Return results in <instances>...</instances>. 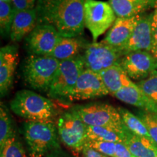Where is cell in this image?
I'll list each match as a JSON object with an SVG mask.
<instances>
[{"instance_id":"cell-1","label":"cell","mask_w":157,"mask_h":157,"mask_svg":"<svg viewBox=\"0 0 157 157\" xmlns=\"http://www.w3.org/2000/svg\"><path fill=\"white\" fill-rule=\"evenodd\" d=\"M86 0H38L37 24L54 26L62 36L77 37L84 28Z\"/></svg>"},{"instance_id":"cell-2","label":"cell","mask_w":157,"mask_h":157,"mask_svg":"<svg viewBox=\"0 0 157 157\" xmlns=\"http://www.w3.org/2000/svg\"><path fill=\"white\" fill-rule=\"evenodd\" d=\"M23 134L34 157H42L60 148L57 125L52 120L27 121L23 124Z\"/></svg>"},{"instance_id":"cell-3","label":"cell","mask_w":157,"mask_h":157,"mask_svg":"<svg viewBox=\"0 0 157 157\" xmlns=\"http://www.w3.org/2000/svg\"><path fill=\"white\" fill-rule=\"evenodd\" d=\"M10 106L13 113L28 121H52L56 113L51 100L28 90L17 92Z\"/></svg>"},{"instance_id":"cell-4","label":"cell","mask_w":157,"mask_h":157,"mask_svg":"<svg viewBox=\"0 0 157 157\" xmlns=\"http://www.w3.org/2000/svg\"><path fill=\"white\" fill-rule=\"evenodd\" d=\"M59 64L60 61L51 56L31 54L23 63L24 81L32 89L48 93Z\"/></svg>"},{"instance_id":"cell-5","label":"cell","mask_w":157,"mask_h":157,"mask_svg":"<svg viewBox=\"0 0 157 157\" xmlns=\"http://www.w3.org/2000/svg\"><path fill=\"white\" fill-rule=\"evenodd\" d=\"M84 69V59L82 56L60 61L48 92L49 97L58 101H71L77 79Z\"/></svg>"},{"instance_id":"cell-6","label":"cell","mask_w":157,"mask_h":157,"mask_svg":"<svg viewBox=\"0 0 157 157\" xmlns=\"http://www.w3.org/2000/svg\"><path fill=\"white\" fill-rule=\"evenodd\" d=\"M70 111L78 116L87 126H124L118 109L109 104L96 103L77 105L72 107Z\"/></svg>"},{"instance_id":"cell-7","label":"cell","mask_w":157,"mask_h":157,"mask_svg":"<svg viewBox=\"0 0 157 157\" xmlns=\"http://www.w3.org/2000/svg\"><path fill=\"white\" fill-rule=\"evenodd\" d=\"M109 2L86 0L84 4V25L91 33L93 42L111 27L117 19Z\"/></svg>"},{"instance_id":"cell-8","label":"cell","mask_w":157,"mask_h":157,"mask_svg":"<svg viewBox=\"0 0 157 157\" xmlns=\"http://www.w3.org/2000/svg\"><path fill=\"white\" fill-rule=\"evenodd\" d=\"M59 137L64 145L82 151L87 143V126L71 111L63 113L57 121Z\"/></svg>"},{"instance_id":"cell-9","label":"cell","mask_w":157,"mask_h":157,"mask_svg":"<svg viewBox=\"0 0 157 157\" xmlns=\"http://www.w3.org/2000/svg\"><path fill=\"white\" fill-rule=\"evenodd\" d=\"M121 58L116 49L102 42H93L87 44L83 56L86 69L98 74L119 63Z\"/></svg>"},{"instance_id":"cell-10","label":"cell","mask_w":157,"mask_h":157,"mask_svg":"<svg viewBox=\"0 0 157 157\" xmlns=\"http://www.w3.org/2000/svg\"><path fill=\"white\" fill-rule=\"evenodd\" d=\"M121 67L134 80H143L157 70V58L151 52L136 51L121 57Z\"/></svg>"},{"instance_id":"cell-11","label":"cell","mask_w":157,"mask_h":157,"mask_svg":"<svg viewBox=\"0 0 157 157\" xmlns=\"http://www.w3.org/2000/svg\"><path fill=\"white\" fill-rule=\"evenodd\" d=\"M62 36L52 25L44 23L36 24L27 36L25 44L29 52L36 56H49Z\"/></svg>"},{"instance_id":"cell-12","label":"cell","mask_w":157,"mask_h":157,"mask_svg":"<svg viewBox=\"0 0 157 157\" xmlns=\"http://www.w3.org/2000/svg\"><path fill=\"white\" fill-rule=\"evenodd\" d=\"M109 94L101 75L89 69H84L77 79L71 101H83L103 97Z\"/></svg>"},{"instance_id":"cell-13","label":"cell","mask_w":157,"mask_h":157,"mask_svg":"<svg viewBox=\"0 0 157 157\" xmlns=\"http://www.w3.org/2000/svg\"><path fill=\"white\" fill-rule=\"evenodd\" d=\"M153 45L152 13L141 15L128 42L120 52L121 56L136 51L151 52Z\"/></svg>"},{"instance_id":"cell-14","label":"cell","mask_w":157,"mask_h":157,"mask_svg":"<svg viewBox=\"0 0 157 157\" xmlns=\"http://www.w3.org/2000/svg\"><path fill=\"white\" fill-rule=\"evenodd\" d=\"M141 15L131 17H117L106 36L101 42L116 49L120 54L121 50L132 36Z\"/></svg>"},{"instance_id":"cell-15","label":"cell","mask_w":157,"mask_h":157,"mask_svg":"<svg viewBox=\"0 0 157 157\" xmlns=\"http://www.w3.org/2000/svg\"><path fill=\"white\" fill-rule=\"evenodd\" d=\"M18 51L15 45H6L0 50V93L5 96L13 86Z\"/></svg>"},{"instance_id":"cell-16","label":"cell","mask_w":157,"mask_h":157,"mask_svg":"<svg viewBox=\"0 0 157 157\" xmlns=\"http://www.w3.org/2000/svg\"><path fill=\"white\" fill-rule=\"evenodd\" d=\"M112 95L124 103L140 108L146 112L157 113V105L147 97L136 83L123 88Z\"/></svg>"},{"instance_id":"cell-17","label":"cell","mask_w":157,"mask_h":157,"mask_svg":"<svg viewBox=\"0 0 157 157\" xmlns=\"http://www.w3.org/2000/svg\"><path fill=\"white\" fill-rule=\"evenodd\" d=\"M37 24L36 7L32 10L15 11L12 24L10 38L13 42H17L29 35L34 30Z\"/></svg>"},{"instance_id":"cell-18","label":"cell","mask_w":157,"mask_h":157,"mask_svg":"<svg viewBox=\"0 0 157 157\" xmlns=\"http://www.w3.org/2000/svg\"><path fill=\"white\" fill-rule=\"evenodd\" d=\"M109 2L117 17H131L154 8L156 0H109Z\"/></svg>"},{"instance_id":"cell-19","label":"cell","mask_w":157,"mask_h":157,"mask_svg":"<svg viewBox=\"0 0 157 157\" xmlns=\"http://www.w3.org/2000/svg\"><path fill=\"white\" fill-rule=\"evenodd\" d=\"M99 74L109 94L111 95L134 84L126 72L121 67L119 63L103 71Z\"/></svg>"},{"instance_id":"cell-20","label":"cell","mask_w":157,"mask_h":157,"mask_svg":"<svg viewBox=\"0 0 157 157\" xmlns=\"http://www.w3.org/2000/svg\"><path fill=\"white\" fill-rule=\"evenodd\" d=\"M124 143L135 157H157V146L152 140L132 134L128 129Z\"/></svg>"},{"instance_id":"cell-21","label":"cell","mask_w":157,"mask_h":157,"mask_svg":"<svg viewBox=\"0 0 157 157\" xmlns=\"http://www.w3.org/2000/svg\"><path fill=\"white\" fill-rule=\"evenodd\" d=\"M126 127H90L87 126L88 140L124 143L127 136Z\"/></svg>"},{"instance_id":"cell-22","label":"cell","mask_w":157,"mask_h":157,"mask_svg":"<svg viewBox=\"0 0 157 157\" xmlns=\"http://www.w3.org/2000/svg\"><path fill=\"white\" fill-rule=\"evenodd\" d=\"M83 45V42L77 37L62 36L48 56L52 57L60 62L69 60L79 56L78 52Z\"/></svg>"},{"instance_id":"cell-23","label":"cell","mask_w":157,"mask_h":157,"mask_svg":"<svg viewBox=\"0 0 157 157\" xmlns=\"http://www.w3.org/2000/svg\"><path fill=\"white\" fill-rule=\"evenodd\" d=\"M118 111L120 113L124 125L129 132L134 135L146 137L148 140H152L146 124L138 116H135L128 110L122 107L118 108Z\"/></svg>"},{"instance_id":"cell-24","label":"cell","mask_w":157,"mask_h":157,"mask_svg":"<svg viewBox=\"0 0 157 157\" xmlns=\"http://www.w3.org/2000/svg\"><path fill=\"white\" fill-rule=\"evenodd\" d=\"M16 135L13 119L5 105L0 107V148L10 139Z\"/></svg>"},{"instance_id":"cell-25","label":"cell","mask_w":157,"mask_h":157,"mask_svg":"<svg viewBox=\"0 0 157 157\" xmlns=\"http://www.w3.org/2000/svg\"><path fill=\"white\" fill-rule=\"evenodd\" d=\"M15 13L11 2L0 1V29L4 36H10Z\"/></svg>"},{"instance_id":"cell-26","label":"cell","mask_w":157,"mask_h":157,"mask_svg":"<svg viewBox=\"0 0 157 157\" xmlns=\"http://www.w3.org/2000/svg\"><path fill=\"white\" fill-rule=\"evenodd\" d=\"M0 148V157H28L24 147L17 135L7 140Z\"/></svg>"},{"instance_id":"cell-27","label":"cell","mask_w":157,"mask_h":157,"mask_svg":"<svg viewBox=\"0 0 157 157\" xmlns=\"http://www.w3.org/2000/svg\"><path fill=\"white\" fill-rule=\"evenodd\" d=\"M136 84L147 97L157 105V70L154 71L148 78Z\"/></svg>"},{"instance_id":"cell-28","label":"cell","mask_w":157,"mask_h":157,"mask_svg":"<svg viewBox=\"0 0 157 157\" xmlns=\"http://www.w3.org/2000/svg\"><path fill=\"white\" fill-rule=\"evenodd\" d=\"M85 145L95 149L101 154L110 157H115L117 143L108 142V141L88 140Z\"/></svg>"},{"instance_id":"cell-29","label":"cell","mask_w":157,"mask_h":157,"mask_svg":"<svg viewBox=\"0 0 157 157\" xmlns=\"http://www.w3.org/2000/svg\"><path fill=\"white\" fill-rule=\"evenodd\" d=\"M138 117L142 119L146 124L151 138L157 146V119L154 113L140 111L138 113Z\"/></svg>"},{"instance_id":"cell-30","label":"cell","mask_w":157,"mask_h":157,"mask_svg":"<svg viewBox=\"0 0 157 157\" xmlns=\"http://www.w3.org/2000/svg\"><path fill=\"white\" fill-rule=\"evenodd\" d=\"M38 0H12L11 3L15 11L34 9Z\"/></svg>"},{"instance_id":"cell-31","label":"cell","mask_w":157,"mask_h":157,"mask_svg":"<svg viewBox=\"0 0 157 157\" xmlns=\"http://www.w3.org/2000/svg\"><path fill=\"white\" fill-rule=\"evenodd\" d=\"M152 34L153 45L151 53L157 58V7L152 13Z\"/></svg>"},{"instance_id":"cell-32","label":"cell","mask_w":157,"mask_h":157,"mask_svg":"<svg viewBox=\"0 0 157 157\" xmlns=\"http://www.w3.org/2000/svg\"><path fill=\"white\" fill-rule=\"evenodd\" d=\"M115 157H135L124 143H117Z\"/></svg>"},{"instance_id":"cell-33","label":"cell","mask_w":157,"mask_h":157,"mask_svg":"<svg viewBox=\"0 0 157 157\" xmlns=\"http://www.w3.org/2000/svg\"><path fill=\"white\" fill-rule=\"evenodd\" d=\"M82 152L83 157H110L106 156V155L101 154V152L98 151L95 149L91 148V147L88 146L87 145L84 146Z\"/></svg>"},{"instance_id":"cell-34","label":"cell","mask_w":157,"mask_h":157,"mask_svg":"<svg viewBox=\"0 0 157 157\" xmlns=\"http://www.w3.org/2000/svg\"><path fill=\"white\" fill-rule=\"evenodd\" d=\"M44 157H70V156H68L66 152H64L61 149V148H60L56 149V150L52 151L48 153L47 155H45Z\"/></svg>"},{"instance_id":"cell-35","label":"cell","mask_w":157,"mask_h":157,"mask_svg":"<svg viewBox=\"0 0 157 157\" xmlns=\"http://www.w3.org/2000/svg\"><path fill=\"white\" fill-rule=\"evenodd\" d=\"M2 2H11L12 0H0Z\"/></svg>"},{"instance_id":"cell-36","label":"cell","mask_w":157,"mask_h":157,"mask_svg":"<svg viewBox=\"0 0 157 157\" xmlns=\"http://www.w3.org/2000/svg\"><path fill=\"white\" fill-rule=\"evenodd\" d=\"M156 7H157V0H156V3H155V5H154V8H156Z\"/></svg>"},{"instance_id":"cell-37","label":"cell","mask_w":157,"mask_h":157,"mask_svg":"<svg viewBox=\"0 0 157 157\" xmlns=\"http://www.w3.org/2000/svg\"><path fill=\"white\" fill-rule=\"evenodd\" d=\"M154 116H155V117H156V119H157V113H154Z\"/></svg>"}]
</instances>
